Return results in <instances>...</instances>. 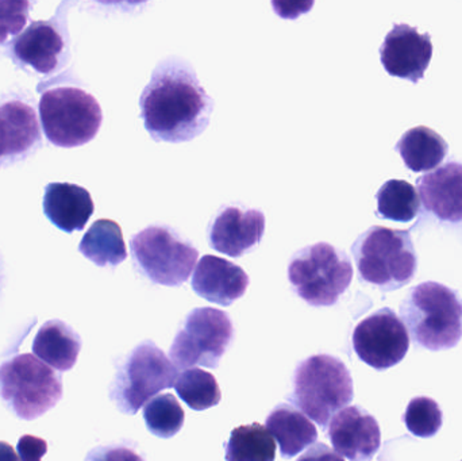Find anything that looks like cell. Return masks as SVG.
<instances>
[{
    "instance_id": "16",
    "label": "cell",
    "mask_w": 462,
    "mask_h": 461,
    "mask_svg": "<svg viewBox=\"0 0 462 461\" xmlns=\"http://www.w3.org/2000/svg\"><path fill=\"white\" fill-rule=\"evenodd\" d=\"M420 199L429 211L445 222H462V165L448 162L418 179Z\"/></svg>"
},
{
    "instance_id": "9",
    "label": "cell",
    "mask_w": 462,
    "mask_h": 461,
    "mask_svg": "<svg viewBox=\"0 0 462 461\" xmlns=\"http://www.w3.org/2000/svg\"><path fill=\"white\" fill-rule=\"evenodd\" d=\"M130 248L141 272L153 283L167 287L186 283L199 257L191 243L165 226H149L133 235Z\"/></svg>"
},
{
    "instance_id": "32",
    "label": "cell",
    "mask_w": 462,
    "mask_h": 461,
    "mask_svg": "<svg viewBox=\"0 0 462 461\" xmlns=\"http://www.w3.org/2000/svg\"><path fill=\"white\" fill-rule=\"evenodd\" d=\"M296 461H345L341 455L337 454L333 449L328 448L326 444H314L311 448L307 449Z\"/></svg>"
},
{
    "instance_id": "22",
    "label": "cell",
    "mask_w": 462,
    "mask_h": 461,
    "mask_svg": "<svg viewBox=\"0 0 462 461\" xmlns=\"http://www.w3.org/2000/svg\"><path fill=\"white\" fill-rule=\"evenodd\" d=\"M396 151L403 159L404 164L412 172H426L439 167L447 157L449 146L447 141L430 127L418 126L407 130Z\"/></svg>"
},
{
    "instance_id": "24",
    "label": "cell",
    "mask_w": 462,
    "mask_h": 461,
    "mask_svg": "<svg viewBox=\"0 0 462 461\" xmlns=\"http://www.w3.org/2000/svg\"><path fill=\"white\" fill-rule=\"evenodd\" d=\"M226 461H274L276 444L263 425H242L231 432L229 441L225 444Z\"/></svg>"
},
{
    "instance_id": "17",
    "label": "cell",
    "mask_w": 462,
    "mask_h": 461,
    "mask_svg": "<svg viewBox=\"0 0 462 461\" xmlns=\"http://www.w3.org/2000/svg\"><path fill=\"white\" fill-rule=\"evenodd\" d=\"M95 211L91 194L70 183H51L43 195V213L51 224L67 233L80 232Z\"/></svg>"
},
{
    "instance_id": "12",
    "label": "cell",
    "mask_w": 462,
    "mask_h": 461,
    "mask_svg": "<svg viewBox=\"0 0 462 461\" xmlns=\"http://www.w3.org/2000/svg\"><path fill=\"white\" fill-rule=\"evenodd\" d=\"M433 57L430 35L420 34L409 24H395L380 48L383 67L395 78L418 83Z\"/></svg>"
},
{
    "instance_id": "4",
    "label": "cell",
    "mask_w": 462,
    "mask_h": 461,
    "mask_svg": "<svg viewBox=\"0 0 462 461\" xmlns=\"http://www.w3.org/2000/svg\"><path fill=\"white\" fill-rule=\"evenodd\" d=\"M360 278L383 291L406 286L417 272V254L406 230L372 226L353 244Z\"/></svg>"
},
{
    "instance_id": "7",
    "label": "cell",
    "mask_w": 462,
    "mask_h": 461,
    "mask_svg": "<svg viewBox=\"0 0 462 461\" xmlns=\"http://www.w3.org/2000/svg\"><path fill=\"white\" fill-rule=\"evenodd\" d=\"M178 373V367L156 344L143 341L116 370L111 401L122 413L135 416L160 392L175 386Z\"/></svg>"
},
{
    "instance_id": "2",
    "label": "cell",
    "mask_w": 462,
    "mask_h": 461,
    "mask_svg": "<svg viewBox=\"0 0 462 461\" xmlns=\"http://www.w3.org/2000/svg\"><path fill=\"white\" fill-rule=\"evenodd\" d=\"M401 314L412 340L428 351H447L461 341L462 300L444 284L426 281L414 287Z\"/></svg>"
},
{
    "instance_id": "15",
    "label": "cell",
    "mask_w": 462,
    "mask_h": 461,
    "mask_svg": "<svg viewBox=\"0 0 462 461\" xmlns=\"http://www.w3.org/2000/svg\"><path fill=\"white\" fill-rule=\"evenodd\" d=\"M249 286V276L239 265L229 260L208 254L203 256L192 276V289L211 303L230 306L244 297Z\"/></svg>"
},
{
    "instance_id": "19",
    "label": "cell",
    "mask_w": 462,
    "mask_h": 461,
    "mask_svg": "<svg viewBox=\"0 0 462 461\" xmlns=\"http://www.w3.org/2000/svg\"><path fill=\"white\" fill-rule=\"evenodd\" d=\"M40 138V124L32 106L13 100L0 106V159L29 151Z\"/></svg>"
},
{
    "instance_id": "3",
    "label": "cell",
    "mask_w": 462,
    "mask_h": 461,
    "mask_svg": "<svg viewBox=\"0 0 462 461\" xmlns=\"http://www.w3.org/2000/svg\"><path fill=\"white\" fill-rule=\"evenodd\" d=\"M355 389L346 365L330 355L303 360L293 373L290 400L304 416L326 429L333 417L353 401Z\"/></svg>"
},
{
    "instance_id": "5",
    "label": "cell",
    "mask_w": 462,
    "mask_h": 461,
    "mask_svg": "<svg viewBox=\"0 0 462 461\" xmlns=\"http://www.w3.org/2000/svg\"><path fill=\"white\" fill-rule=\"evenodd\" d=\"M0 398L14 416L32 421L60 402L62 384L34 355H16L0 365Z\"/></svg>"
},
{
    "instance_id": "14",
    "label": "cell",
    "mask_w": 462,
    "mask_h": 461,
    "mask_svg": "<svg viewBox=\"0 0 462 461\" xmlns=\"http://www.w3.org/2000/svg\"><path fill=\"white\" fill-rule=\"evenodd\" d=\"M265 217L258 210L226 207L210 227L213 249L231 257H239L254 249L263 240Z\"/></svg>"
},
{
    "instance_id": "1",
    "label": "cell",
    "mask_w": 462,
    "mask_h": 461,
    "mask_svg": "<svg viewBox=\"0 0 462 461\" xmlns=\"http://www.w3.org/2000/svg\"><path fill=\"white\" fill-rule=\"evenodd\" d=\"M141 116L154 141L184 143L205 132L214 100L191 65L171 57L157 65L140 97Z\"/></svg>"
},
{
    "instance_id": "11",
    "label": "cell",
    "mask_w": 462,
    "mask_h": 461,
    "mask_svg": "<svg viewBox=\"0 0 462 461\" xmlns=\"http://www.w3.org/2000/svg\"><path fill=\"white\" fill-rule=\"evenodd\" d=\"M409 348L406 325L391 309L366 317L353 332L356 355L374 370L395 367L406 357Z\"/></svg>"
},
{
    "instance_id": "34",
    "label": "cell",
    "mask_w": 462,
    "mask_h": 461,
    "mask_svg": "<svg viewBox=\"0 0 462 461\" xmlns=\"http://www.w3.org/2000/svg\"><path fill=\"white\" fill-rule=\"evenodd\" d=\"M462 461V460H461Z\"/></svg>"
},
{
    "instance_id": "29",
    "label": "cell",
    "mask_w": 462,
    "mask_h": 461,
    "mask_svg": "<svg viewBox=\"0 0 462 461\" xmlns=\"http://www.w3.org/2000/svg\"><path fill=\"white\" fill-rule=\"evenodd\" d=\"M29 7V2L0 0V43L26 26Z\"/></svg>"
},
{
    "instance_id": "27",
    "label": "cell",
    "mask_w": 462,
    "mask_h": 461,
    "mask_svg": "<svg viewBox=\"0 0 462 461\" xmlns=\"http://www.w3.org/2000/svg\"><path fill=\"white\" fill-rule=\"evenodd\" d=\"M186 414L172 394L152 398L143 409V421L152 435L171 438L180 432Z\"/></svg>"
},
{
    "instance_id": "25",
    "label": "cell",
    "mask_w": 462,
    "mask_h": 461,
    "mask_svg": "<svg viewBox=\"0 0 462 461\" xmlns=\"http://www.w3.org/2000/svg\"><path fill=\"white\" fill-rule=\"evenodd\" d=\"M377 214L391 221L410 222L418 216L420 198L417 189L406 180L385 181L377 191Z\"/></svg>"
},
{
    "instance_id": "26",
    "label": "cell",
    "mask_w": 462,
    "mask_h": 461,
    "mask_svg": "<svg viewBox=\"0 0 462 461\" xmlns=\"http://www.w3.org/2000/svg\"><path fill=\"white\" fill-rule=\"evenodd\" d=\"M175 390L179 397L192 409L203 411L218 405L222 400L218 382L208 371L189 368L178 376Z\"/></svg>"
},
{
    "instance_id": "28",
    "label": "cell",
    "mask_w": 462,
    "mask_h": 461,
    "mask_svg": "<svg viewBox=\"0 0 462 461\" xmlns=\"http://www.w3.org/2000/svg\"><path fill=\"white\" fill-rule=\"evenodd\" d=\"M407 429L420 438H434L442 428V410L436 401L428 397L414 398L403 417Z\"/></svg>"
},
{
    "instance_id": "23",
    "label": "cell",
    "mask_w": 462,
    "mask_h": 461,
    "mask_svg": "<svg viewBox=\"0 0 462 461\" xmlns=\"http://www.w3.org/2000/svg\"><path fill=\"white\" fill-rule=\"evenodd\" d=\"M79 251L97 267H116L127 259L121 226L111 219L94 222L84 235Z\"/></svg>"
},
{
    "instance_id": "18",
    "label": "cell",
    "mask_w": 462,
    "mask_h": 461,
    "mask_svg": "<svg viewBox=\"0 0 462 461\" xmlns=\"http://www.w3.org/2000/svg\"><path fill=\"white\" fill-rule=\"evenodd\" d=\"M62 49L64 40L61 35L45 22L30 24L14 42L15 56L42 75L56 69Z\"/></svg>"
},
{
    "instance_id": "30",
    "label": "cell",
    "mask_w": 462,
    "mask_h": 461,
    "mask_svg": "<svg viewBox=\"0 0 462 461\" xmlns=\"http://www.w3.org/2000/svg\"><path fill=\"white\" fill-rule=\"evenodd\" d=\"M84 461H145L134 449L125 446L99 447L92 449Z\"/></svg>"
},
{
    "instance_id": "13",
    "label": "cell",
    "mask_w": 462,
    "mask_h": 461,
    "mask_svg": "<svg viewBox=\"0 0 462 461\" xmlns=\"http://www.w3.org/2000/svg\"><path fill=\"white\" fill-rule=\"evenodd\" d=\"M328 438L334 451L350 461L371 460L382 446V432L376 419L358 406H349L333 417Z\"/></svg>"
},
{
    "instance_id": "21",
    "label": "cell",
    "mask_w": 462,
    "mask_h": 461,
    "mask_svg": "<svg viewBox=\"0 0 462 461\" xmlns=\"http://www.w3.org/2000/svg\"><path fill=\"white\" fill-rule=\"evenodd\" d=\"M266 429L276 438L282 457L296 456L318 440L317 427L298 409L279 405L266 419Z\"/></svg>"
},
{
    "instance_id": "31",
    "label": "cell",
    "mask_w": 462,
    "mask_h": 461,
    "mask_svg": "<svg viewBox=\"0 0 462 461\" xmlns=\"http://www.w3.org/2000/svg\"><path fill=\"white\" fill-rule=\"evenodd\" d=\"M16 451L21 461H42L48 452V443L35 436L24 435L19 438Z\"/></svg>"
},
{
    "instance_id": "33",
    "label": "cell",
    "mask_w": 462,
    "mask_h": 461,
    "mask_svg": "<svg viewBox=\"0 0 462 461\" xmlns=\"http://www.w3.org/2000/svg\"><path fill=\"white\" fill-rule=\"evenodd\" d=\"M0 461H21L18 454L10 444L0 441Z\"/></svg>"
},
{
    "instance_id": "6",
    "label": "cell",
    "mask_w": 462,
    "mask_h": 461,
    "mask_svg": "<svg viewBox=\"0 0 462 461\" xmlns=\"http://www.w3.org/2000/svg\"><path fill=\"white\" fill-rule=\"evenodd\" d=\"M288 279L304 302L314 308H328L338 302L352 283V263L330 244H314L292 257Z\"/></svg>"
},
{
    "instance_id": "8",
    "label": "cell",
    "mask_w": 462,
    "mask_h": 461,
    "mask_svg": "<svg viewBox=\"0 0 462 461\" xmlns=\"http://www.w3.org/2000/svg\"><path fill=\"white\" fill-rule=\"evenodd\" d=\"M40 115L46 138L60 148L86 145L97 137L103 121L97 100L75 87L43 92Z\"/></svg>"
},
{
    "instance_id": "20",
    "label": "cell",
    "mask_w": 462,
    "mask_h": 461,
    "mask_svg": "<svg viewBox=\"0 0 462 461\" xmlns=\"http://www.w3.org/2000/svg\"><path fill=\"white\" fill-rule=\"evenodd\" d=\"M80 349V336L59 319L42 325L32 343L34 356L61 373L75 367Z\"/></svg>"
},
{
    "instance_id": "10",
    "label": "cell",
    "mask_w": 462,
    "mask_h": 461,
    "mask_svg": "<svg viewBox=\"0 0 462 461\" xmlns=\"http://www.w3.org/2000/svg\"><path fill=\"white\" fill-rule=\"evenodd\" d=\"M229 314L218 309H194L184 319L171 346V359L181 370L203 365L218 368L233 340Z\"/></svg>"
}]
</instances>
